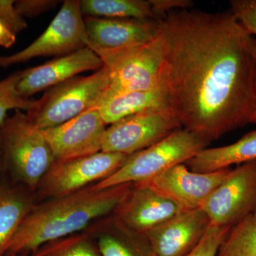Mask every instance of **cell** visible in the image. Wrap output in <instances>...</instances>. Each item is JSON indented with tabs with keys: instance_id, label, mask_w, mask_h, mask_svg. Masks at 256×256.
I'll list each match as a JSON object with an SVG mask.
<instances>
[{
	"instance_id": "obj_28",
	"label": "cell",
	"mask_w": 256,
	"mask_h": 256,
	"mask_svg": "<svg viewBox=\"0 0 256 256\" xmlns=\"http://www.w3.org/2000/svg\"><path fill=\"white\" fill-rule=\"evenodd\" d=\"M60 2L56 0H18L14 5L23 18H32L54 9Z\"/></svg>"
},
{
	"instance_id": "obj_29",
	"label": "cell",
	"mask_w": 256,
	"mask_h": 256,
	"mask_svg": "<svg viewBox=\"0 0 256 256\" xmlns=\"http://www.w3.org/2000/svg\"><path fill=\"white\" fill-rule=\"evenodd\" d=\"M16 35L0 21V46L5 48H10L16 42Z\"/></svg>"
},
{
	"instance_id": "obj_20",
	"label": "cell",
	"mask_w": 256,
	"mask_h": 256,
	"mask_svg": "<svg viewBox=\"0 0 256 256\" xmlns=\"http://www.w3.org/2000/svg\"><path fill=\"white\" fill-rule=\"evenodd\" d=\"M82 15L96 18L158 20L150 0H82Z\"/></svg>"
},
{
	"instance_id": "obj_23",
	"label": "cell",
	"mask_w": 256,
	"mask_h": 256,
	"mask_svg": "<svg viewBox=\"0 0 256 256\" xmlns=\"http://www.w3.org/2000/svg\"><path fill=\"white\" fill-rule=\"evenodd\" d=\"M32 256H101L96 248L86 237L70 235L47 242L38 248Z\"/></svg>"
},
{
	"instance_id": "obj_13",
	"label": "cell",
	"mask_w": 256,
	"mask_h": 256,
	"mask_svg": "<svg viewBox=\"0 0 256 256\" xmlns=\"http://www.w3.org/2000/svg\"><path fill=\"white\" fill-rule=\"evenodd\" d=\"M186 212L146 184H133L124 202L114 212V220L132 233L144 235Z\"/></svg>"
},
{
	"instance_id": "obj_10",
	"label": "cell",
	"mask_w": 256,
	"mask_h": 256,
	"mask_svg": "<svg viewBox=\"0 0 256 256\" xmlns=\"http://www.w3.org/2000/svg\"><path fill=\"white\" fill-rule=\"evenodd\" d=\"M128 156L100 151L90 156L55 162L38 186L43 196H65L108 178L122 166Z\"/></svg>"
},
{
	"instance_id": "obj_26",
	"label": "cell",
	"mask_w": 256,
	"mask_h": 256,
	"mask_svg": "<svg viewBox=\"0 0 256 256\" xmlns=\"http://www.w3.org/2000/svg\"><path fill=\"white\" fill-rule=\"evenodd\" d=\"M230 12L244 30L256 38V0H232Z\"/></svg>"
},
{
	"instance_id": "obj_19",
	"label": "cell",
	"mask_w": 256,
	"mask_h": 256,
	"mask_svg": "<svg viewBox=\"0 0 256 256\" xmlns=\"http://www.w3.org/2000/svg\"><path fill=\"white\" fill-rule=\"evenodd\" d=\"M28 197L18 190L0 186V256H4L15 233L32 208Z\"/></svg>"
},
{
	"instance_id": "obj_16",
	"label": "cell",
	"mask_w": 256,
	"mask_h": 256,
	"mask_svg": "<svg viewBox=\"0 0 256 256\" xmlns=\"http://www.w3.org/2000/svg\"><path fill=\"white\" fill-rule=\"evenodd\" d=\"M160 20L86 16L88 46L92 50H110L144 44L159 34Z\"/></svg>"
},
{
	"instance_id": "obj_15",
	"label": "cell",
	"mask_w": 256,
	"mask_h": 256,
	"mask_svg": "<svg viewBox=\"0 0 256 256\" xmlns=\"http://www.w3.org/2000/svg\"><path fill=\"white\" fill-rule=\"evenodd\" d=\"M104 66L102 60L88 46L69 54L57 57L46 64L22 70L18 92L24 98L50 89L88 70Z\"/></svg>"
},
{
	"instance_id": "obj_9",
	"label": "cell",
	"mask_w": 256,
	"mask_h": 256,
	"mask_svg": "<svg viewBox=\"0 0 256 256\" xmlns=\"http://www.w3.org/2000/svg\"><path fill=\"white\" fill-rule=\"evenodd\" d=\"M210 225L233 227L256 210V160L230 170L202 205Z\"/></svg>"
},
{
	"instance_id": "obj_18",
	"label": "cell",
	"mask_w": 256,
	"mask_h": 256,
	"mask_svg": "<svg viewBox=\"0 0 256 256\" xmlns=\"http://www.w3.org/2000/svg\"><path fill=\"white\" fill-rule=\"evenodd\" d=\"M106 124L156 108L168 107L164 90L158 86L149 90L102 96L96 106Z\"/></svg>"
},
{
	"instance_id": "obj_1",
	"label": "cell",
	"mask_w": 256,
	"mask_h": 256,
	"mask_svg": "<svg viewBox=\"0 0 256 256\" xmlns=\"http://www.w3.org/2000/svg\"><path fill=\"white\" fill-rule=\"evenodd\" d=\"M168 108L210 142L256 124V38L230 12L178 10L160 20Z\"/></svg>"
},
{
	"instance_id": "obj_14",
	"label": "cell",
	"mask_w": 256,
	"mask_h": 256,
	"mask_svg": "<svg viewBox=\"0 0 256 256\" xmlns=\"http://www.w3.org/2000/svg\"><path fill=\"white\" fill-rule=\"evenodd\" d=\"M208 216L201 208L186 210L142 236L154 256H186L210 228Z\"/></svg>"
},
{
	"instance_id": "obj_24",
	"label": "cell",
	"mask_w": 256,
	"mask_h": 256,
	"mask_svg": "<svg viewBox=\"0 0 256 256\" xmlns=\"http://www.w3.org/2000/svg\"><path fill=\"white\" fill-rule=\"evenodd\" d=\"M22 70L10 74L0 80V128L8 118L11 110L28 111L34 108L38 100L24 98L18 92V85L21 79Z\"/></svg>"
},
{
	"instance_id": "obj_12",
	"label": "cell",
	"mask_w": 256,
	"mask_h": 256,
	"mask_svg": "<svg viewBox=\"0 0 256 256\" xmlns=\"http://www.w3.org/2000/svg\"><path fill=\"white\" fill-rule=\"evenodd\" d=\"M230 170L226 168L198 173L192 171L185 164H180L142 183L170 198L184 210H198L223 182Z\"/></svg>"
},
{
	"instance_id": "obj_27",
	"label": "cell",
	"mask_w": 256,
	"mask_h": 256,
	"mask_svg": "<svg viewBox=\"0 0 256 256\" xmlns=\"http://www.w3.org/2000/svg\"><path fill=\"white\" fill-rule=\"evenodd\" d=\"M14 2V0H0V21L16 35L28 28V25L15 8Z\"/></svg>"
},
{
	"instance_id": "obj_17",
	"label": "cell",
	"mask_w": 256,
	"mask_h": 256,
	"mask_svg": "<svg viewBox=\"0 0 256 256\" xmlns=\"http://www.w3.org/2000/svg\"><path fill=\"white\" fill-rule=\"evenodd\" d=\"M256 160V130L237 142L218 148H207L185 163L194 172L207 173L230 168Z\"/></svg>"
},
{
	"instance_id": "obj_11",
	"label": "cell",
	"mask_w": 256,
	"mask_h": 256,
	"mask_svg": "<svg viewBox=\"0 0 256 256\" xmlns=\"http://www.w3.org/2000/svg\"><path fill=\"white\" fill-rule=\"evenodd\" d=\"M106 124L92 106L56 127L44 130L56 162L90 156L102 151Z\"/></svg>"
},
{
	"instance_id": "obj_4",
	"label": "cell",
	"mask_w": 256,
	"mask_h": 256,
	"mask_svg": "<svg viewBox=\"0 0 256 256\" xmlns=\"http://www.w3.org/2000/svg\"><path fill=\"white\" fill-rule=\"evenodd\" d=\"M208 144L195 133L180 128L156 144L128 156L116 172L94 186L101 190L148 181L175 165L185 164Z\"/></svg>"
},
{
	"instance_id": "obj_8",
	"label": "cell",
	"mask_w": 256,
	"mask_h": 256,
	"mask_svg": "<svg viewBox=\"0 0 256 256\" xmlns=\"http://www.w3.org/2000/svg\"><path fill=\"white\" fill-rule=\"evenodd\" d=\"M182 128L169 108L149 109L110 124L106 129L102 151L129 156L156 144Z\"/></svg>"
},
{
	"instance_id": "obj_32",
	"label": "cell",
	"mask_w": 256,
	"mask_h": 256,
	"mask_svg": "<svg viewBox=\"0 0 256 256\" xmlns=\"http://www.w3.org/2000/svg\"></svg>"
},
{
	"instance_id": "obj_21",
	"label": "cell",
	"mask_w": 256,
	"mask_h": 256,
	"mask_svg": "<svg viewBox=\"0 0 256 256\" xmlns=\"http://www.w3.org/2000/svg\"><path fill=\"white\" fill-rule=\"evenodd\" d=\"M114 222V232L99 237L97 247L101 256H154L142 236Z\"/></svg>"
},
{
	"instance_id": "obj_6",
	"label": "cell",
	"mask_w": 256,
	"mask_h": 256,
	"mask_svg": "<svg viewBox=\"0 0 256 256\" xmlns=\"http://www.w3.org/2000/svg\"><path fill=\"white\" fill-rule=\"evenodd\" d=\"M108 86V74L102 66L88 76H77L50 88L26 112L38 129L56 127L96 106Z\"/></svg>"
},
{
	"instance_id": "obj_30",
	"label": "cell",
	"mask_w": 256,
	"mask_h": 256,
	"mask_svg": "<svg viewBox=\"0 0 256 256\" xmlns=\"http://www.w3.org/2000/svg\"><path fill=\"white\" fill-rule=\"evenodd\" d=\"M4 256H28V255H24V254H13V252H6Z\"/></svg>"
},
{
	"instance_id": "obj_5",
	"label": "cell",
	"mask_w": 256,
	"mask_h": 256,
	"mask_svg": "<svg viewBox=\"0 0 256 256\" xmlns=\"http://www.w3.org/2000/svg\"><path fill=\"white\" fill-rule=\"evenodd\" d=\"M108 74V86L102 96L149 90L160 85L163 46L160 34L151 42L118 50H92Z\"/></svg>"
},
{
	"instance_id": "obj_31",
	"label": "cell",
	"mask_w": 256,
	"mask_h": 256,
	"mask_svg": "<svg viewBox=\"0 0 256 256\" xmlns=\"http://www.w3.org/2000/svg\"><path fill=\"white\" fill-rule=\"evenodd\" d=\"M2 168L1 132H0V169Z\"/></svg>"
},
{
	"instance_id": "obj_25",
	"label": "cell",
	"mask_w": 256,
	"mask_h": 256,
	"mask_svg": "<svg viewBox=\"0 0 256 256\" xmlns=\"http://www.w3.org/2000/svg\"><path fill=\"white\" fill-rule=\"evenodd\" d=\"M230 227L210 225L196 248L186 256H216Z\"/></svg>"
},
{
	"instance_id": "obj_22",
	"label": "cell",
	"mask_w": 256,
	"mask_h": 256,
	"mask_svg": "<svg viewBox=\"0 0 256 256\" xmlns=\"http://www.w3.org/2000/svg\"><path fill=\"white\" fill-rule=\"evenodd\" d=\"M216 256H256V210L230 228Z\"/></svg>"
},
{
	"instance_id": "obj_3",
	"label": "cell",
	"mask_w": 256,
	"mask_h": 256,
	"mask_svg": "<svg viewBox=\"0 0 256 256\" xmlns=\"http://www.w3.org/2000/svg\"><path fill=\"white\" fill-rule=\"evenodd\" d=\"M2 166L30 190L38 188L56 160L42 130L28 114L15 110L0 128Z\"/></svg>"
},
{
	"instance_id": "obj_7",
	"label": "cell",
	"mask_w": 256,
	"mask_h": 256,
	"mask_svg": "<svg viewBox=\"0 0 256 256\" xmlns=\"http://www.w3.org/2000/svg\"><path fill=\"white\" fill-rule=\"evenodd\" d=\"M86 28L78 0H66L44 32L18 53L0 56V68L24 63L36 57L62 56L88 45Z\"/></svg>"
},
{
	"instance_id": "obj_2",
	"label": "cell",
	"mask_w": 256,
	"mask_h": 256,
	"mask_svg": "<svg viewBox=\"0 0 256 256\" xmlns=\"http://www.w3.org/2000/svg\"><path fill=\"white\" fill-rule=\"evenodd\" d=\"M132 185L124 184L101 190L94 185L32 206L12 239L8 252L32 254L47 242L73 235L92 220L112 214Z\"/></svg>"
}]
</instances>
